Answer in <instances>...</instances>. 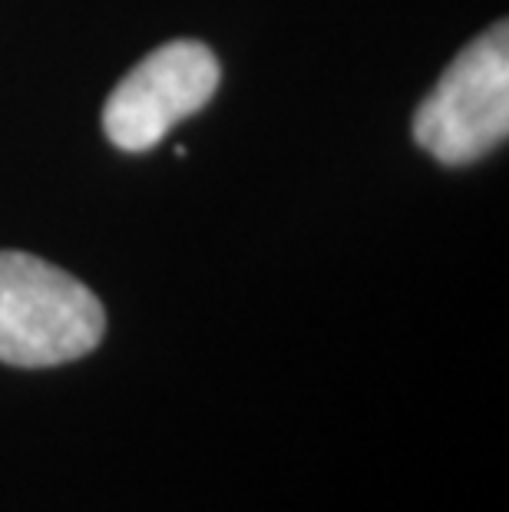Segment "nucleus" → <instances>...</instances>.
Wrapping results in <instances>:
<instances>
[{
    "label": "nucleus",
    "mask_w": 509,
    "mask_h": 512,
    "mask_svg": "<svg viewBox=\"0 0 509 512\" xmlns=\"http://www.w3.org/2000/svg\"><path fill=\"white\" fill-rule=\"evenodd\" d=\"M222 67L196 40H172L129 70L103 106V133L123 152L153 149L172 126L205 110Z\"/></svg>",
    "instance_id": "3"
},
{
    "label": "nucleus",
    "mask_w": 509,
    "mask_h": 512,
    "mask_svg": "<svg viewBox=\"0 0 509 512\" xmlns=\"http://www.w3.org/2000/svg\"><path fill=\"white\" fill-rule=\"evenodd\" d=\"M509 133V30L506 20L483 30L443 70L420 110L414 139L443 166H470Z\"/></svg>",
    "instance_id": "2"
},
{
    "label": "nucleus",
    "mask_w": 509,
    "mask_h": 512,
    "mask_svg": "<svg viewBox=\"0 0 509 512\" xmlns=\"http://www.w3.org/2000/svg\"><path fill=\"white\" fill-rule=\"evenodd\" d=\"M106 334L100 298L50 261L0 252V364L60 367L96 351Z\"/></svg>",
    "instance_id": "1"
}]
</instances>
